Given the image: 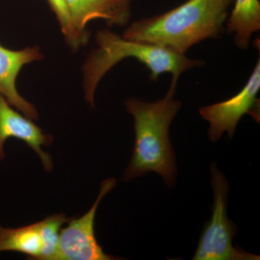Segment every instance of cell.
Listing matches in <instances>:
<instances>
[{"label": "cell", "instance_id": "cell-1", "mask_svg": "<svg viewBox=\"0 0 260 260\" xmlns=\"http://www.w3.org/2000/svg\"><path fill=\"white\" fill-rule=\"evenodd\" d=\"M234 0H186L165 13L133 22L123 34L185 55L196 44L223 34Z\"/></svg>", "mask_w": 260, "mask_h": 260}, {"label": "cell", "instance_id": "cell-2", "mask_svg": "<svg viewBox=\"0 0 260 260\" xmlns=\"http://www.w3.org/2000/svg\"><path fill=\"white\" fill-rule=\"evenodd\" d=\"M176 90L170 86L166 96L156 102L131 98L125 102L126 110L134 118L135 133L133 155L122 177L125 182L155 172L168 187L175 184L177 167L169 129L182 105L174 99Z\"/></svg>", "mask_w": 260, "mask_h": 260}, {"label": "cell", "instance_id": "cell-3", "mask_svg": "<svg viewBox=\"0 0 260 260\" xmlns=\"http://www.w3.org/2000/svg\"><path fill=\"white\" fill-rule=\"evenodd\" d=\"M98 47L89 54L83 65V88L85 101L92 107L95 90L101 80L116 64L135 58L150 71V79L156 81L164 73L172 74L171 86L177 87L181 75L205 64L201 59H191L166 48L148 43L128 40L109 29L96 34Z\"/></svg>", "mask_w": 260, "mask_h": 260}, {"label": "cell", "instance_id": "cell-4", "mask_svg": "<svg viewBox=\"0 0 260 260\" xmlns=\"http://www.w3.org/2000/svg\"><path fill=\"white\" fill-rule=\"evenodd\" d=\"M210 184L213 191L212 216L200 235L194 260H259V256L235 247L233 240L237 227L227 216L229 184L215 162L210 164Z\"/></svg>", "mask_w": 260, "mask_h": 260}, {"label": "cell", "instance_id": "cell-5", "mask_svg": "<svg viewBox=\"0 0 260 260\" xmlns=\"http://www.w3.org/2000/svg\"><path fill=\"white\" fill-rule=\"evenodd\" d=\"M259 56L249 80L239 93L226 101L200 108V116L209 123L208 135L210 141L215 143L225 133L232 140L239 121L245 114L259 122Z\"/></svg>", "mask_w": 260, "mask_h": 260}, {"label": "cell", "instance_id": "cell-6", "mask_svg": "<svg viewBox=\"0 0 260 260\" xmlns=\"http://www.w3.org/2000/svg\"><path fill=\"white\" fill-rule=\"evenodd\" d=\"M115 178L102 181L100 191L92 208L78 218H70L68 226L59 233L57 260L121 259L106 254L95 235V218L103 198L115 187Z\"/></svg>", "mask_w": 260, "mask_h": 260}, {"label": "cell", "instance_id": "cell-7", "mask_svg": "<svg viewBox=\"0 0 260 260\" xmlns=\"http://www.w3.org/2000/svg\"><path fill=\"white\" fill-rule=\"evenodd\" d=\"M12 107L0 95V160L5 158L4 144L6 140L16 138L25 142L32 148L42 160L46 172H51L53 169L52 158L42 147L50 145L52 137L44 134L31 119L21 115Z\"/></svg>", "mask_w": 260, "mask_h": 260}, {"label": "cell", "instance_id": "cell-8", "mask_svg": "<svg viewBox=\"0 0 260 260\" xmlns=\"http://www.w3.org/2000/svg\"><path fill=\"white\" fill-rule=\"evenodd\" d=\"M75 31L88 43L86 25L93 20H103L109 26H125L132 17L134 0H65Z\"/></svg>", "mask_w": 260, "mask_h": 260}, {"label": "cell", "instance_id": "cell-9", "mask_svg": "<svg viewBox=\"0 0 260 260\" xmlns=\"http://www.w3.org/2000/svg\"><path fill=\"white\" fill-rule=\"evenodd\" d=\"M43 58L39 47H27L14 51L0 44V95L10 106L31 120L37 119L39 114L35 107L18 93L16 79L23 66L32 61L42 60Z\"/></svg>", "mask_w": 260, "mask_h": 260}, {"label": "cell", "instance_id": "cell-10", "mask_svg": "<svg viewBox=\"0 0 260 260\" xmlns=\"http://www.w3.org/2000/svg\"><path fill=\"white\" fill-rule=\"evenodd\" d=\"M45 242L42 223L11 229L0 225V252L15 251L29 256V259L43 260Z\"/></svg>", "mask_w": 260, "mask_h": 260}, {"label": "cell", "instance_id": "cell-11", "mask_svg": "<svg viewBox=\"0 0 260 260\" xmlns=\"http://www.w3.org/2000/svg\"><path fill=\"white\" fill-rule=\"evenodd\" d=\"M234 5L225 28L229 34H234L239 49H247L253 34L260 30L259 0H234Z\"/></svg>", "mask_w": 260, "mask_h": 260}, {"label": "cell", "instance_id": "cell-12", "mask_svg": "<svg viewBox=\"0 0 260 260\" xmlns=\"http://www.w3.org/2000/svg\"><path fill=\"white\" fill-rule=\"evenodd\" d=\"M47 2L59 21L61 32L64 34L65 40L70 47L75 50H78L80 47L87 44L83 39H80L75 31L66 1L65 0H47Z\"/></svg>", "mask_w": 260, "mask_h": 260}]
</instances>
